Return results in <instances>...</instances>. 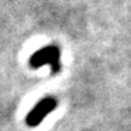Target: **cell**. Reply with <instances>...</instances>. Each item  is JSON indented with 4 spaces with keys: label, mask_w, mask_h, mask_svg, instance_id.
Here are the masks:
<instances>
[{
    "label": "cell",
    "mask_w": 131,
    "mask_h": 131,
    "mask_svg": "<svg viewBox=\"0 0 131 131\" xmlns=\"http://www.w3.org/2000/svg\"><path fill=\"white\" fill-rule=\"evenodd\" d=\"M34 64L38 63H53V61H57V52L56 49H45V50H40L39 53H36V56L34 57Z\"/></svg>",
    "instance_id": "6da1fadb"
},
{
    "label": "cell",
    "mask_w": 131,
    "mask_h": 131,
    "mask_svg": "<svg viewBox=\"0 0 131 131\" xmlns=\"http://www.w3.org/2000/svg\"><path fill=\"white\" fill-rule=\"evenodd\" d=\"M52 107H53V103H52V102H49V103H42V105H39L38 109H36V110L29 116V117H31L29 121H31L32 124H36V123H38V121L40 120V118H42L49 110H50Z\"/></svg>",
    "instance_id": "7a4b0ae2"
}]
</instances>
